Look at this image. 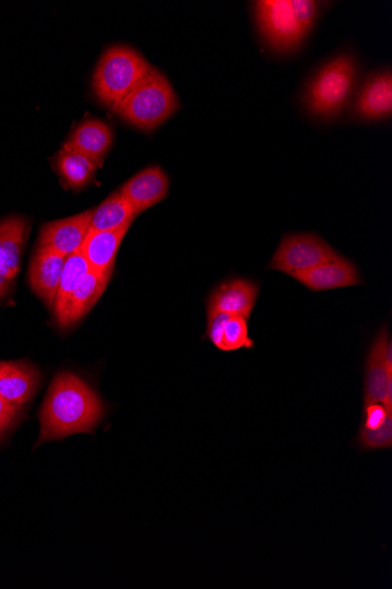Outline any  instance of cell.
I'll return each instance as SVG.
<instances>
[{"label":"cell","mask_w":392,"mask_h":589,"mask_svg":"<svg viewBox=\"0 0 392 589\" xmlns=\"http://www.w3.org/2000/svg\"><path fill=\"white\" fill-rule=\"evenodd\" d=\"M104 413L100 398L87 382L71 372H62L54 379L45 398L37 446L76 433H91Z\"/></svg>","instance_id":"cell-1"},{"label":"cell","mask_w":392,"mask_h":589,"mask_svg":"<svg viewBox=\"0 0 392 589\" xmlns=\"http://www.w3.org/2000/svg\"><path fill=\"white\" fill-rule=\"evenodd\" d=\"M254 9L263 40L280 54L299 49L319 15L312 0H261Z\"/></svg>","instance_id":"cell-2"},{"label":"cell","mask_w":392,"mask_h":589,"mask_svg":"<svg viewBox=\"0 0 392 589\" xmlns=\"http://www.w3.org/2000/svg\"><path fill=\"white\" fill-rule=\"evenodd\" d=\"M178 108L176 91L163 72L152 68L114 111L130 126L150 132L163 126Z\"/></svg>","instance_id":"cell-3"},{"label":"cell","mask_w":392,"mask_h":589,"mask_svg":"<svg viewBox=\"0 0 392 589\" xmlns=\"http://www.w3.org/2000/svg\"><path fill=\"white\" fill-rule=\"evenodd\" d=\"M149 61L130 46L115 45L102 56L92 87L99 102L115 108L152 70Z\"/></svg>","instance_id":"cell-4"},{"label":"cell","mask_w":392,"mask_h":589,"mask_svg":"<svg viewBox=\"0 0 392 589\" xmlns=\"http://www.w3.org/2000/svg\"><path fill=\"white\" fill-rule=\"evenodd\" d=\"M356 72L355 60L348 55L329 61L313 76L307 89L308 110L321 118L338 115L352 96Z\"/></svg>","instance_id":"cell-5"},{"label":"cell","mask_w":392,"mask_h":589,"mask_svg":"<svg viewBox=\"0 0 392 589\" xmlns=\"http://www.w3.org/2000/svg\"><path fill=\"white\" fill-rule=\"evenodd\" d=\"M337 255L333 247L318 235L293 234L281 240L269 269L294 278Z\"/></svg>","instance_id":"cell-6"},{"label":"cell","mask_w":392,"mask_h":589,"mask_svg":"<svg viewBox=\"0 0 392 589\" xmlns=\"http://www.w3.org/2000/svg\"><path fill=\"white\" fill-rule=\"evenodd\" d=\"M369 402H381L392 409V344L385 325L366 356L364 404Z\"/></svg>","instance_id":"cell-7"},{"label":"cell","mask_w":392,"mask_h":589,"mask_svg":"<svg viewBox=\"0 0 392 589\" xmlns=\"http://www.w3.org/2000/svg\"><path fill=\"white\" fill-rule=\"evenodd\" d=\"M260 286L247 278H230L217 285L207 301V319L217 315L241 316L249 320L259 298Z\"/></svg>","instance_id":"cell-8"},{"label":"cell","mask_w":392,"mask_h":589,"mask_svg":"<svg viewBox=\"0 0 392 589\" xmlns=\"http://www.w3.org/2000/svg\"><path fill=\"white\" fill-rule=\"evenodd\" d=\"M92 210L70 219L47 223L41 227L38 247L69 257L81 251L88 234Z\"/></svg>","instance_id":"cell-9"},{"label":"cell","mask_w":392,"mask_h":589,"mask_svg":"<svg viewBox=\"0 0 392 589\" xmlns=\"http://www.w3.org/2000/svg\"><path fill=\"white\" fill-rule=\"evenodd\" d=\"M169 190V179L158 166H149L123 184L120 193L136 214L159 204Z\"/></svg>","instance_id":"cell-10"},{"label":"cell","mask_w":392,"mask_h":589,"mask_svg":"<svg viewBox=\"0 0 392 589\" xmlns=\"http://www.w3.org/2000/svg\"><path fill=\"white\" fill-rule=\"evenodd\" d=\"M293 279L312 292H324L363 284L355 263L340 255Z\"/></svg>","instance_id":"cell-11"},{"label":"cell","mask_w":392,"mask_h":589,"mask_svg":"<svg viewBox=\"0 0 392 589\" xmlns=\"http://www.w3.org/2000/svg\"><path fill=\"white\" fill-rule=\"evenodd\" d=\"M67 258L54 251L37 247L31 261L28 282L37 296L49 307H54Z\"/></svg>","instance_id":"cell-12"},{"label":"cell","mask_w":392,"mask_h":589,"mask_svg":"<svg viewBox=\"0 0 392 589\" xmlns=\"http://www.w3.org/2000/svg\"><path fill=\"white\" fill-rule=\"evenodd\" d=\"M131 225L117 231H88L81 252L92 271L112 274L119 247Z\"/></svg>","instance_id":"cell-13"},{"label":"cell","mask_w":392,"mask_h":589,"mask_svg":"<svg viewBox=\"0 0 392 589\" xmlns=\"http://www.w3.org/2000/svg\"><path fill=\"white\" fill-rule=\"evenodd\" d=\"M39 372L24 362L0 364V397L15 407H22L36 393Z\"/></svg>","instance_id":"cell-14"},{"label":"cell","mask_w":392,"mask_h":589,"mask_svg":"<svg viewBox=\"0 0 392 589\" xmlns=\"http://www.w3.org/2000/svg\"><path fill=\"white\" fill-rule=\"evenodd\" d=\"M112 144V129L99 119L87 118L73 130L64 146L85 154L100 166Z\"/></svg>","instance_id":"cell-15"},{"label":"cell","mask_w":392,"mask_h":589,"mask_svg":"<svg viewBox=\"0 0 392 589\" xmlns=\"http://www.w3.org/2000/svg\"><path fill=\"white\" fill-rule=\"evenodd\" d=\"M207 320V334L217 350L237 352L256 346V340L249 335L248 320L246 318L217 315Z\"/></svg>","instance_id":"cell-16"},{"label":"cell","mask_w":392,"mask_h":589,"mask_svg":"<svg viewBox=\"0 0 392 589\" xmlns=\"http://www.w3.org/2000/svg\"><path fill=\"white\" fill-rule=\"evenodd\" d=\"M356 113L370 120L389 118L392 114V75L381 72L370 76L360 91Z\"/></svg>","instance_id":"cell-17"},{"label":"cell","mask_w":392,"mask_h":589,"mask_svg":"<svg viewBox=\"0 0 392 589\" xmlns=\"http://www.w3.org/2000/svg\"><path fill=\"white\" fill-rule=\"evenodd\" d=\"M111 275L90 270L81 285L73 292L59 327L62 329L72 327L85 317L103 296Z\"/></svg>","instance_id":"cell-18"},{"label":"cell","mask_w":392,"mask_h":589,"mask_svg":"<svg viewBox=\"0 0 392 589\" xmlns=\"http://www.w3.org/2000/svg\"><path fill=\"white\" fill-rule=\"evenodd\" d=\"M90 231H117L132 225L138 215L120 191L109 196L96 210H92Z\"/></svg>","instance_id":"cell-19"},{"label":"cell","mask_w":392,"mask_h":589,"mask_svg":"<svg viewBox=\"0 0 392 589\" xmlns=\"http://www.w3.org/2000/svg\"><path fill=\"white\" fill-rule=\"evenodd\" d=\"M28 231L27 222L20 216H11L0 222V261L15 273L20 272Z\"/></svg>","instance_id":"cell-20"},{"label":"cell","mask_w":392,"mask_h":589,"mask_svg":"<svg viewBox=\"0 0 392 589\" xmlns=\"http://www.w3.org/2000/svg\"><path fill=\"white\" fill-rule=\"evenodd\" d=\"M59 175L74 190L83 189L96 175L99 165L85 154L62 146L56 160Z\"/></svg>","instance_id":"cell-21"},{"label":"cell","mask_w":392,"mask_h":589,"mask_svg":"<svg viewBox=\"0 0 392 589\" xmlns=\"http://www.w3.org/2000/svg\"><path fill=\"white\" fill-rule=\"evenodd\" d=\"M90 270L88 263L81 251L67 257L64 271H62L54 305L58 325L64 318L73 292L81 285Z\"/></svg>","instance_id":"cell-22"},{"label":"cell","mask_w":392,"mask_h":589,"mask_svg":"<svg viewBox=\"0 0 392 589\" xmlns=\"http://www.w3.org/2000/svg\"><path fill=\"white\" fill-rule=\"evenodd\" d=\"M356 445L363 451L390 449L392 447V422H389L379 431L369 432L359 428Z\"/></svg>","instance_id":"cell-23"},{"label":"cell","mask_w":392,"mask_h":589,"mask_svg":"<svg viewBox=\"0 0 392 589\" xmlns=\"http://www.w3.org/2000/svg\"><path fill=\"white\" fill-rule=\"evenodd\" d=\"M392 422V409L381 402H369L364 404V420L360 429L373 432L381 429L385 424Z\"/></svg>","instance_id":"cell-24"},{"label":"cell","mask_w":392,"mask_h":589,"mask_svg":"<svg viewBox=\"0 0 392 589\" xmlns=\"http://www.w3.org/2000/svg\"><path fill=\"white\" fill-rule=\"evenodd\" d=\"M20 412V407L11 404L0 397V433L4 432L15 420Z\"/></svg>","instance_id":"cell-25"},{"label":"cell","mask_w":392,"mask_h":589,"mask_svg":"<svg viewBox=\"0 0 392 589\" xmlns=\"http://www.w3.org/2000/svg\"><path fill=\"white\" fill-rule=\"evenodd\" d=\"M12 281L10 279L0 275V298L7 296L11 288Z\"/></svg>","instance_id":"cell-26"},{"label":"cell","mask_w":392,"mask_h":589,"mask_svg":"<svg viewBox=\"0 0 392 589\" xmlns=\"http://www.w3.org/2000/svg\"><path fill=\"white\" fill-rule=\"evenodd\" d=\"M0 275L10 279V281L13 282V279L15 275H17V273L8 268L4 262L0 261Z\"/></svg>","instance_id":"cell-27"},{"label":"cell","mask_w":392,"mask_h":589,"mask_svg":"<svg viewBox=\"0 0 392 589\" xmlns=\"http://www.w3.org/2000/svg\"><path fill=\"white\" fill-rule=\"evenodd\" d=\"M0 364H2V363H0Z\"/></svg>","instance_id":"cell-28"}]
</instances>
